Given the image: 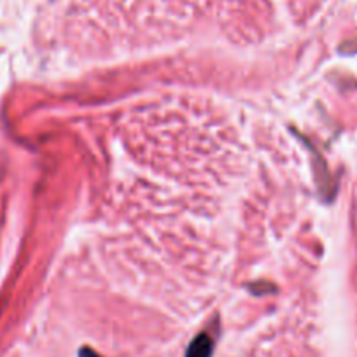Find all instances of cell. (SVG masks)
<instances>
[{
	"label": "cell",
	"instance_id": "7a4b0ae2",
	"mask_svg": "<svg viewBox=\"0 0 357 357\" xmlns=\"http://www.w3.org/2000/svg\"><path fill=\"white\" fill-rule=\"evenodd\" d=\"M343 54H356L357 53V39L350 40V43H345L342 47H340Z\"/></svg>",
	"mask_w": 357,
	"mask_h": 357
},
{
	"label": "cell",
	"instance_id": "6da1fadb",
	"mask_svg": "<svg viewBox=\"0 0 357 357\" xmlns=\"http://www.w3.org/2000/svg\"><path fill=\"white\" fill-rule=\"evenodd\" d=\"M212 349H214V343H212L211 336L207 333H202L191 342L186 357H211Z\"/></svg>",
	"mask_w": 357,
	"mask_h": 357
}]
</instances>
